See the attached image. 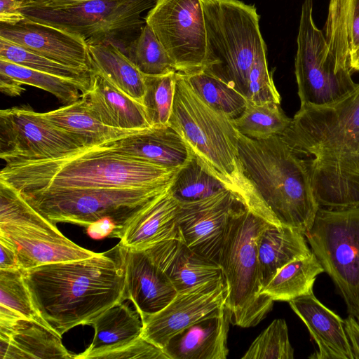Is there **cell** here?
Returning a JSON list of instances; mask_svg holds the SVG:
<instances>
[{
  "label": "cell",
  "mask_w": 359,
  "mask_h": 359,
  "mask_svg": "<svg viewBox=\"0 0 359 359\" xmlns=\"http://www.w3.org/2000/svg\"><path fill=\"white\" fill-rule=\"evenodd\" d=\"M313 0H304L294 60L301 104H324L344 96L356 86L352 72L337 69L328 53L325 34L316 25Z\"/></svg>",
  "instance_id": "8fae6325"
},
{
  "label": "cell",
  "mask_w": 359,
  "mask_h": 359,
  "mask_svg": "<svg viewBox=\"0 0 359 359\" xmlns=\"http://www.w3.org/2000/svg\"><path fill=\"white\" fill-rule=\"evenodd\" d=\"M169 126L238 202L269 223L282 225L244 172L238 155V131L232 118L206 104L179 73H176Z\"/></svg>",
  "instance_id": "277c9868"
},
{
  "label": "cell",
  "mask_w": 359,
  "mask_h": 359,
  "mask_svg": "<svg viewBox=\"0 0 359 359\" xmlns=\"http://www.w3.org/2000/svg\"><path fill=\"white\" fill-rule=\"evenodd\" d=\"M32 1V0H23V4L26 3V2H28V1Z\"/></svg>",
  "instance_id": "f907efd6"
},
{
  "label": "cell",
  "mask_w": 359,
  "mask_h": 359,
  "mask_svg": "<svg viewBox=\"0 0 359 359\" xmlns=\"http://www.w3.org/2000/svg\"><path fill=\"white\" fill-rule=\"evenodd\" d=\"M237 145L244 172L268 208L282 225L305 233L320 208L305 159L278 135L255 140L238 131Z\"/></svg>",
  "instance_id": "5b68a950"
},
{
  "label": "cell",
  "mask_w": 359,
  "mask_h": 359,
  "mask_svg": "<svg viewBox=\"0 0 359 359\" xmlns=\"http://www.w3.org/2000/svg\"><path fill=\"white\" fill-rule=\"evenodd\" d=\"M350 66L353 71H359V47L350 53Z\"/></svg>",
  "instance_id": "681fc988"
},
{
  "label": "cell",
  "mask_w": 359,
  "mask_h": 359,
  "mask_svg": "<svg viewBox=\"0 0 359 359\" xmlns=\"http://www.w3.org/2000/svg\"><path fill=\"white\" fill-rule=\"evenodd\" d=\"M243 359H293L294 349L290 344L287 323L284 319H275L252 341Z\"/></svg>",
  "instance_id": "ab89813d"
},
{
  "label": "cell",
  "mask_w": 359,
  "mask_h": 359,
  "mask_svg": "<svg viewBox=\"0 0 359 359\" xmlns=\"http://www.w3.org/2000/svg\"><path fill=\"white\" fill-rule=\"evenodd\" d=\"M170 189L154 197L134 217L120 238V245L145 250L160 242L182 237L177 224L180 204Z\"/></svg>",
  "instance_id": "603a6c76"
},
{
  "label": "cell",
  "mask_w": 359,
  "mask_h": 359,
  "mask_svg": "<svg viewBox=\"0 0 359 359\" xmlns=\"http://www.w3.org/2000/svg\"><path fill=\"white\" fill-rule=\"evenodd\" d=\"M269 224L239 202L230 216L217 264L228 287L226 306L234 325L255 326L273 308L274 301L262 294L259 261V243Z\"/></svg>",
  "instance_id": "8992f818"
},
{
  "label": "cell",
  "mask_w": 359,
  "mask_h": 359,
  "mask_svg": "<svg viewBox=\"0 0 359 359\" xmlns=\"http://www.w3.org/2000/svg\"><path fill=\"white\" fill-rule=\"evenodd\" d=\"M291 121L292 118L285 114L279 103L255 104L248 101L243 113L232 119L239 133L255 140L281 136Z\"/></svg>",
  "instance_id": "836d02e7"
},
{
  "label": "cell",
  "mask_w": 359,
  "mask_h": 359,
  "mask_svg": "<svg viewBox=\"0 0 359 359\" xmlns=\"http://www.w3.org/2000/svg\"><path fill=\"white\" fill-rule=\"evenodd\" d=\"M0 270H21L13 244L0 236Z\"/></svg>",
  "instance_id": "ee69618b"
},
{
  "label": "cell",
  "mask_w": 359,
  "mask_h": 359,
  "mask_svg": "<svg viewBox=\"0 0 359 359\" xmlns=\"http://www.w3.org/2000/svg\"><path fill=\"white\" fill-rule=\"evenodd\" d=\"M95 333L90 345L75 359H96L101 353L123 346L137 338L142 331L140 314L123 302L107 309L90 323Z\"/></svg>",
  "instance_id": "484cf974"
},
{
  "label": "cell",
  "mask_w": 359,
  "mask_h": 359,
  "mask_svg": "<svg viewBox=\"0 0 359 359\" xmlns=\"http://www.w3.org/2000/svg\"><path fill=\"white\" fill-rule=\"evenodd\" d=\"M245 97L255 104L266 102L280 104L281 97L268 68L266 46L259 50L250 72Z\"/></svg>",
  "instance_id": "60d3db41"
},
{
  "label": "cell",
  "mask_w": 359,
  "mask_h": 359,
  "mask_svg": "<svg viewBox=\"0 0 359 359\" xmlns=\"http://www.w3.org/2000/svg\"><path fill=\"white\" fill-rule=\"evenodd\" d=\"M280 137L306 161L320 207L359 206V83L333 102L301 104Z\"/></svg>",
  "instance_id": "6da1fadb"
},
{
  "label": "cell",
  "mask_w": 359,
  "mask_h": 359,
  "mask_svg": "<svg viewBox=\"0 0 359 359\" xmlns=\"http://www.w3.org/2000/svg\"><path fill=\"white\" fill-rule=\"evenodd\" d=\"M307 327L318 350L316 359H354L344 320L321 303L313 291L288 302Z\"/></svg>",
  "instance_id": "44dd1931"
},
{
  "label": "cell",
  "mask_w": 359,
  "mask_h": 359,
  "mask_svg": "<svg viewBox=\"0 0 359 359\" xmlns=\"http://www.w3.org/2000/svg\"><path fill=\"white\" fill-rule=\"evenodd\" d=\"M21 320L35 322L49 329L34 308L22 278V271L0 270V326Z\"/></svg>",
  "instance_id": "1f68e13d"
},
{
  "label": "cell",
  "mask_w": 359,
  "mask_h": 359,
  "mask_svg": "<svg viewBox=\"0 0 359 359\" xmlns=\"http://www.w3.org/2000/svg\"><path fill=\"white\" fill-rule=\"evenodd\" d=\"M176 73L144 75L145 91L142 104L151 127L169 126L174 103Z\"/></svg>",
  "instance_id": "f35d334b"
},
{
  "label": "cell",
  "mask_w": 359,
  "mask_h": 359,
  "mask_svg": "<svg viewBox=\"0 0 359 359\" xmlns=\"http://www.w3.org/2000/svg\"><path fill=\"white\" fill-rule=\"evenodd\" d=\"M206 31L203 70L230 83L245 96L248 79L266 46L255 6L240 0H201Z\"/></svg>",
  "instance_id": "52a82bcc"
},
{
  "label": "cell",
  "mask_w": 359,
  "mask_h": 359,
  "mask_svg": "<svg viewBox=\"0 0 359 359\" xmlns=\"http://www.w3.org/2000/svg\"><path fill=\"white\" fill-rule=\"evenodd\" d=\"M179 203L201 201L228 189L197 157L180 169L170 187Z\"/></svg>",
  "instance_id": "e575fe53"
},
{
  "label": "cell",
  "mask_w": 359,
  "mask_h": 359,
  "mask_svg": "<svg viewBox=\"0 0 359 359\" xmlns=\"http://www.w3.org/2000/svg\"><path fill=\"white\" fill-rule=\"evenodd\" d=\"M227 292L225 282L211 290L177 293L163 309L142 321L141 336L163 350L175 335L226 304Z\"/></svg>",
  "instance_id": "9a60e30c"
},
{
  "label": "cell",
  "mask_w": 359,
  "mask_h": 359,
  "mask_svg": "<svg viewBox=\"0 0 359 359\" xmlns=\"http://www.w3.org/2000/svg\"><path fill=\"white\" fill-rule=\"evenodd\" d=\"M170 359L165 352L161 348L149 342L141 335L133 341L100 354L96 359Z\"/></svg>",
  "instance_id": "b9f144b4"
},
{
  "label": "cell",
  "mask_w": 359,
  "mask_h": 359,
  "mask_svg": "<svg viewBox=\"0 0 359 359\" xmlns=\"http://www.w3.org/2000/svg\"><path fill=\"white\" fill-rule=\"evenodd\" d=\"M22 85L18 81L0 73V90L2 93L11 97L19 96L25 90Z\"/></svg>",
  "instance_id": "7dc6e473"
},
{
  "label": "cell",
  "mask_w": 359,
  "mask_h": 359,
  "mask_svg": "<svg viewBox=\"0 0 359 359\" xmlns=\"http://www.w3.org/2000/svg\"><path fill=\"white\" fill-rule=\"evenodd\" d=\"M311 252L342 297L348 315L359 316V206L320 207L304 233Z\"/></svg>",
  "instance_id": "30bf717a"
},
{
  "label": "cell",
  "mask_w": 359,
  "mask_h": 359,
  "mask_svg": "<svg viewBox=\"0 0 359 359\" xmlns=\"http://www.w3.org/2000/svg\"><path fill=\"white\" fill-rule=\"evenodd\" d=\"M0 37L56 62L90 72L88 46L79 35L25 18L15 25L0 23Z\"/></svg>",
  "instance_id": "d6986e66"
},
{
  "label": "cell",
  "mask_w": 359,
  "mask_h": 359,
  "mask_svg": "<svg viewBox=\"0 0 359 359\" xmlns=\"http://www.w3.org/2000/svg\"><path fill=\"white\" fill-rule=\"evenodd\" d=\"M22 5L23 0H0V23L15 25L25 20Z\"/></svg>",
  "instance_id": "7bdbcfd3"
},
{
  "label": "cell",
  "mask_w": 359,
  "mask_h": 359,
  "mask_svg": "<svg viewBox=\"0 0 359 359\" xmlns=\"http://www.w3.org/2000/svg\"><path fill=\"white\" fill-rule=\"evenodd\" d=\"M126 55L144 75L177 72L166 50L146 23Z\"/></svg>",
  "instance_id": "74e56055"
},
{
  "label": "cell",
  "mask_w": 359,
  "mask_h": 359,
  "mask_svg": "<svg viewBox=\"0 0 359 359\" xmlns=\"http://www.w3.org/2000/svg\"><path fill=\"white\" fill-rule=\"evenodd\" d=\"M90 69L123 93L142 103L145 81L143 74L128 57L112 43L88 46Z\"/></svg>",
  "instance_id": "f1b7e54d"
},
{
  "label": "cell",
  "mask_w": 359,
  "mask_h": 359,
  "mask_svg": "<svg viewBox=\"0 0 359 359\" xmlns=\"http://www.w3.org/2000/svg\"><path fill=\"white\" fill-rule=\"evenodd\" d=\"M329 50L348 54L359 47V0H330L325 25Z\"/></svg>",
  "instance_id": "4dcf8cb0"
},
{
  "label": "cell",
  "mask_w": 359,
  "mask_h": 359,
  "mask_svg": "<svg viewBox=\"0 0 359 359\" xmlns=\"http://www.w3.org/2000/svg\"><path fill=\"white\" fill-rule=\"evenodd\" d=\"M117 247L125 277L123 299L133 302L142 321L166 306L177 292L145 250Z\"/></svg>",
  "instance_id": "e0dca14e"
},
{
  "label": "cell",
  "mask_w": 359,
  "mask_h": 359,
  "mask_svg": "<svg viewBox=\"0 0 359 359\" xmlns=\"http://www.w3.org/2000/svg\"><path fill=\"white\" fill-rule=\"evenodd\" d=\"M105 145L122 155L175 170L195 156L187 141L170 126L151 127Z\"/></svg>",
  "instance_id": "ffe728a7"
},
{
  "label": "cell",
  "mask_w": 359,
  "mask_h": 359,
  "mask_svg": "<svg viewBox=\"0 0 359 359\" xmlns=\"http://www.w3.org/2000/svg\"><path fill=\"white\" fill-rule=\"evenodd\" d=\"M93 0H32L23 5L41 6L48 7H59L68 5L75 4L81 2L88 1Z\"/></svg>",
  "instance_id": "c3c4849f"
},
{
  "label": "cell",
  "mask_w": 359,
  "mask_h": 359,
  "mask_svg": "<svg viewBox=\"0 0 359 359\" xmlns=\"http://www.w3.org/2000/svg\"><path fill=\"white\" fill-rule=\"evenodd\" d=\"M81 97L97 119L107 126L128 130L151 128L142 104L99 74L92 73L90 87Z\"/></svg>",
  "instance_id": "cb8c5ba5"
},
{
  "label": "cell",
  "mask_w": 359,
  "mask_h": 359,
  "mask_svg": "<svg viewBox=\"0 0 359 359\" xmlns=\"http://www.w3.org/2000/svg\"><path fill=\"white\" fill-rule=\"evenodd\" d=\"M311 252L303 232L291 226L270 224L259 243L262 288L285 265Z\"/></svg>",
  "instance_id": "83f0119b"
},
{
  "label": "cell",
  "mask_w": 359,
  "mask_h": 359,
  "mask_svg": "<svg viewBox=\"0 0 359 359\" xmlns=\"http://www.w3.org/2000/svg\"><path fill=\"white\" fill-rule=\"evenodd\" d=\"M177 171L122 155L104 144L83 147L56 158L6 163L0 172V180L20 194L151 188L171 185Z\"/></svg>",
  "instance_id": "3957f363"
},
{
  "label": "cell",
  "mask_w": 359,
  "mask_h": 359,
  "mask_svg": "<svg viewBox=\"0 0 359 359\" xmlns=\"http://www.w3.org/2000/svg\"><path fill=\"white\" fill-rule=\"evenodd\" d=\"M166 50L177 73L203 70L206 31L201 0H156L144 18Z\"/></svg>",
  "instance_id": "7c38bea8"
},
{
  "label": "cell",
  "mask_w": 359,
  "mask_h": 359,
  "mask_svg": "<svg viewBox=\"0 0 359 359\" xmlns=\"http://www.w3.org/2000/svg\"><path fill=\"white\" fill-rule=\"evenodd\" d=\"M323 272V267L311 252L282 267L262 288V294L274 302H289L312 292L317 276Z\"/></svg>",
  "instance_id": "f546056e"
},
{
  "label": "cell",
  "mask_w": 359,
  "mask_h": 359,
  "mask_svg": "<svg viewBox=\"0 0 359 359\" xmlns=\"http://www.w3.org/2000/svg\"><path fill=\"white\" fill-rule=\"evenodd\" d=\"M0 236L15 246L22 271L97 255L65 237L52 222L42 225L0 224Z\"/></svg>",
  "instance_id": "2e32d148"
},
{
  "label": "cell",
  "mask_w": 359,
  "mask_h": 359,
  "mask_svg": "<svg viewBox=\"0 0 359 359\" xmlns=\"http://www.w3.org/2000/svg\"><path fill=\"white\" fill-rule=\"evenodd\" d=\"M0 73L18 81L22 84L33 86L55 96L65 105L81 98L88 90L85 85L48 73L32 69L19 65L0 60Z\"/></svg>",
  "instance_id": "d590c367"
},
{
  "label": "cell",
  "mask_w": 359,
  "mask_h": 359,
  "mask_svg": "<svg viewBox=\"0 0 359 359\" xmlns=\"http://www.w3.org/2000/svg\"><path fill=\"white\" fill-rule=\"evenodd\" d=\"M22 278L36 312L60 337L124 301L117 245L92 257L22 270Z\"/></svg>",
  "instance_id": "7a4b0ae2"
},
{
  "label": "cell",
  "mask_w": 359,
  "mask_h": 359,
  "mask_svg": "<svg viewBox=\"0 0 359 359\" xmlns=\"http://www.w3.org/2000/svg\"><path fill=\"white\" fill-rule=\"evenodd\" d=\"M60 336L37 323L20 320L0 329L1 359L74 358Z\"/></svg>",
  "instance_id": "d4e9b609"
},
{
  "label": "cell",
  "mask_w": 359,
  "mask_h": 359,
  "mask_svg": "<svg viewBox=\"0 0 359 359\" xmlns=\"http://www.w3.org/2000/svg\"><path fill=\"white\" fill-rule=\"evenodd\" d=\"M0 60L79 82L90 88L91 72L70 67L32 52L0 37Z\"/></svg>",
  "instance_id": "8d00e7d4"
},
{
  "label": "cell",
  "mask_w": 359,
  "mask_h": 359,
  "mask_svg": "<svg viewBox=\"0 0 359 359\" xmlns=\"http://www.w3.org/2000/svg\"><path fill=\"white\" fill-rule=\"evenodd\" d=\"M156 0H93L59 7L22 5L26 18L82 36L88 46L112 43L125 54L139 36L142 13Z\"/></svg>",
  "instance_id": "ba28073f"
},
{
  "label": "cell",
  "mask_w": 359,
  "mask_h": 359,
  "mask_svg": "<svg viewBox=\"0 0 359 359\" xmlns=\"http://www.w3.org/2000/svg\"><path fill=\"white\" fill-rule=\"evenodd\" d=\"M171 185L51 190L21 194L34 210L53 224L67 222L88 227L99 219L109 218L116 226L112 237L121 238L134 217Z\"/></svg>",
  "instance_id": "9c48e42d"
},
{
  "label": "cell",
  "mask_w": 359,
  "mask_h": 359,
  "mask_svg": "<svg viewBox=\"0 0 359 359\" xmlns=\"http://www.w3.org/2000/svg\"><path fill=\"white\" fill-rule=\"evenodd\" d=\"M231 313L224 304L175 335L163 351L170 359H226Z\"/></svg>",
  "instance_id": "7402d4cb"
},
{
  "label": "cell",
  "mask_w": 359,
  "mask_h": 359,
  "mask_svg": "<svg viewBox=\"0 0 359 359\" xmlns=\"http://www.w3.org/2000/svg\"><path fill=\"white\" fill-rule=\"evenodd\" d=\"M238 203L232 192L224 189L201 201L179 203L177 224L184 243L217 263L230 216Z\"/></svg>",
  "instance_id": "5bb4252c"
},
{
  "label": "cell",
  "mask_w": 359,
  "mask_h": 359,
  "mask_svg": "<svg viewBox=\"0 0 359 359\" xmlns=\"http://www.w3.org/2000/svg\"><path fill=\"white\" fill-rule=\"evenodd\" d=\"M41 115L54 126L80 138L87 147L104 145L141 131L118 129L103 124L89 109L81 96L72 104Z\"/></svg>",
  "instance_id": "4316f807"
},
{
  "label": "cell",
  "mask_w": 359,
  "mask_h": 359,
  "mask_svg": "<svg viewBox=\"0 0 359 359\" xmlns=\"http://www.w3.org/2000/svg\"><path fill=\"white\" fill-rule=\"evenodd\" d=\"M356 319H357V320H358V323H359V316H358V317Z\"/></svg>",
  "instance_id": "816d5d0a"
},
{
  "label": "cell",
  "mask_w": 359,
  "mask_h": 359,
  "mask_svg": "<svg viewBox=\"0 0 359 359\" xmlns=\"http://www.w3.org/2000/svg\"><path fill=\"white\" fill-rule=\"evenodd\" d=\"M86 147L28 106L0 111V158L9 163L59 157Z\"/></svg>",
  "instance_id": "4fadbf2b"
},
{
  "label": "cell",
  "mask_w": 359,
  "mask_h": 359,
  "mask_svg": "<svg viewBox=\"0 0 359 359\" xmlns=\"http://www.w3.org/2000/svg\"><path fill=\"white\" fill-rule=\"evenodd\" d=\"M183 76L206 104L228 117L235 118L245 109L248 104L245 96L215 74L202 70Z\"/></svg>",
  "instance_id": "d6a6232c"
},
{
  "label": "cell",
  "mask_w": 359,
  "mask_h": 359,
  "mask_svg": "<svg viewBox=\"0 0 359 359\" xmlns=\"http://www.w3.org/2000/svg\"><path fill=\"white\" fill-rule=\"evenodd\" d=\"M344 327L354 359H359V323L354 316L348 315L344 320Z\"/></svg>",
  "instance_id": "bcb514c9"
},
{
  "label": "cell",
  "mask_w": 359,
  "mask_h": 359,
  "mask_svg": "<svg viewBox=\"0 0 359 359\" xmlns=\"http://www.w3.org/2000/svg\"><path fill=\"white\" fill-rule=\"evenodd\" d=\"M86 228L88 236L97 240L105 237H112L116 231L115 224L111 219L107 217L99 219Z\"/></svg>",
  "instance_id": "f6af8a7d"
},
{
  "label": "cell",
  "mask_w": 359,
  "mask_h": 359,
  "mask_svg": "<svg viewBox=\"0 0 359 359\" xmlns=\"http://www.w3.org/2000/svg\"><path fill=\"white\" fill-rule=\"evenodd\" d=\"M145 251L177 293L211 290L225 283L219 264L189 248L182 237L160 242Z\"/></svg>",
  "instance_id": "ac0fdd59"
}]
</instances>
